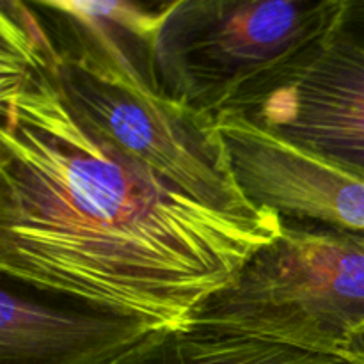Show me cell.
Here are the masks:
<instances>
[{"label": "cell", "mask_w": 364, "mask_h": 364, "mask_svg": "<svg viewBox=\"0 0 364 364\" xmlns=\"http://www.w3.org/2000/svg\"><path fill=\"white\" fill-rule=\"evenodd\" d=\"M249 203L281 219L364 233V180L230 112L217 116Z\"/></svg>", "instance_id": "6"}, {"label": "cell", "mask_w": 364, "mask_h": 364, "mask_svg": "<svg viewBox=\"0 0 364 364\" xmlns=\"http://www.w3.org/2000/svg\"><path fill=\"white\" fill-rule=\"evenodd\" d=\"M343 0H174L155 43L167 98L215 117L247 85L318 41Z\"/></svg>", "instance_id": "4"}, {"label": "cell", "mask_w": 364, "mask_h": 364, "mask_svg": "<svg viewBox=\"0 0 364 364\" xmlns=\"http://www.w3.org/2000/svg\"><path fill=\"white\" fill-rule=\"evenodd\" d=\"M0 304V364H121L173 333L75 304L36 301L9 287Z\"/></svg>", "instance_id": "7"}, {"label": "cell", "mask_w": 364, "mask_h": 364, "mask_svg": "<svg viewBox=\"0 0 364 364\" xmlns=\"http://www.w3.org/2000/svg\"><path fill=\"white\" fill-rule=\"evenodd\" d=\"M48 31L60 92L117 148L213 208L240 217L272 213L242 192L215 117L134 84L95 52Z\"/></svg>", "instance_id": "3"}, {"label": "cell", "mask_w": 364, "mask_h": 364, "mask_svg": "<svg viewBox=\"0 0 364 364\" xmlns=\"http://www.w3.org/2000/svg\"><path fill=\"white\" fill-rule=\"evenodd\" d=\"M31 4L57 34L95 52L134 84L162 92L155 73V43L174 0H38Z\"/></svg>", "instance_id": "8"}, {"label": "cell", "mask_w": 364, "mask_h": 364, "mask_svg": "<svg viewBox=\"0 0 364 364\" xmlns=\"http://www.w3.org/2000/svg\"><path fill=\"white\" fill-rule=\"evenodd\" d=\"M194 322L350 352L352 338L364 329V233L281 219V233L203 302Z\"/></svg>", "instance_id": "2"}, {"label": "cell", "mask_w": 364, "mask_h": 364, "mask_svg": "<svg viewBox=\"0 0 364 364\" xmlns=\"http://www.w3.org/2000/svg\"><path fill=\"white\" fill-rule=\"evenodd\" d=\"M348 350H350L352 354L358 355L359 359H363V361H364V329L359 331V333L355 334L354 338H352L350 348H348Z\"/></svg>", "instance_id": "10"}, {"label": "cell", "mask_w": 364, "mask_h": 364, "mask_svg": "<svg viewBox=\"0 0 364 364\" xmlns=\"http://www.w3.org/2000/svg\"><path fill=\"white\" fill-rule=\"evenodd\" d=\"M121 364H364L352 352H320L215 323L169 333Z\"/></svg>", "instance_id": "9"}, {"label": "cell", "mask_w": 364, "mask_h": 364, "mask_svg": "<svg viewBox=\"0 0 364 364\" xmlns=\"http://www.w3.org/2000/svg\"><path fill=\"white\" fill-rule=\"evenodd\" d=\"M0 34L2 276L156 329L191 327L281 217L198 201L96 130L60 92L32 4L2 0Z\"/></svg>", "instance_id": "1"}, {"label": "cell", "mask_w": 364, "mask_h": 364, "mask_svg": "<svg viewBox=\"0 0 364 364\" xmlns=\"http://www.w3.org/2000/svg\"><path fill=\"white\" fill-rule=\"evenodd\" d=\"M223 112L364 180V0H343L318 41L247 85Z\"/></svg>", "instance_id": "5"}]
</instances>
